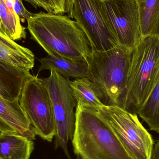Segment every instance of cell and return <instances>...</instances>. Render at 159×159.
<instances>
[{"instance_id":"52a82bcc","label":"cell","mask_w":159,"mask_h":159,"mask_svg":"<svg viewBox=\"0 0 159 159\" xmlns=\"http://www.w3.org/2000/svg\"><path fill=\"white\" fill-rule=\"evenodd\" d=\"M19 102L30 120L36 135L51 142L56 133L53 105L42 78L33 75L25 83Z\"/></svg>"},{"instance_id":"7a4b0ae2","label":"cell","mask_w":159,"mask_h":159,"mask_svg":"<svg viewBox=\"0 0 159 159\" xmlns=\"http://www.w3.org/2000/svg\"><path fill=\"white\" fill-rule=\"evenodd\" d=\"M133 51L118 45L106 51H92L87 58L90 84L104 105L125 109Z\"/></svg>"},{"instance_id":"6da1fadb","label":"cell","mask_w":159,"mask_h":159,"mask_svg":"<svg viewBox=\"0 0 159 159\" xmlns=\"http://www.w3.org/2000/svg\"><path fill=\"white\" fill-rule=\"evenodd\" d=\"M27 23L31 39L48 54L87 59L92 51L84 30L68 16L41 11L34 14Z\"/></svg>"},{"instance_id":"8fae6325","label":"cell","mask_w":159,"mask_h":159,"mask_svg":"<svg viewBox=\"0 0 159 159\" xmlns=\"http://www.w3.org/2000/svg\"><path fill=\"white\" fill-rule=\"evenodd\" d=\"M32 76L29 70L0 62V97L19 100L25 83Z\"/></svg>"},{"instance_id":"d6986e66","label":"cell","mask_w":159,"mask_h":159,"mask_svg":"<svg viewBox=\"0 0 159 159\" xmlns=\"http://www.w3.org/2000/svg\"><path fill=\"white\" fill-rule=\"evenodd\" d=\"M50 6L53 13L64 15L72 19H74L73 15V0H49Z\"/></svg>"},{"instance_id":"7c38bea8","label":"cell","mask_w":159,"mask_h":159,"mask_svg":"<svg viewBox=\"0 0 159 159\" xmlns=\"http://www.w3.org/2000/svg\"><path fill=\"white\" fill-rule=\"evenodd\" d=\"M38 72L54 70L67 79L89 78V66L86 59H73L56 55H49L39 60Z\"/></svg>"},{"instance_id":"8992f818","label":"cell","mask_w":159,"mask_h":159,"mask_svg":"<svg viewBox=\"0 0 159 159\" xmlns=\"http://www.w3.org/2000/svg\"><path fill=\"white\" fill-rule=\"evenodd\" d=\"M48 78L42 79L47 89L53 105L56 126L54 147H61L68 159H72L68 149L69 140H72L76 128L77 102L70 86V80L51 70Z\"/></svg>"},{"instance_id":"ffe728a7","label":"cell","mask_w":159,"mask_h":159,"mask_svg":"<svg viewBox=\"0 0 159 159\" xmlns=\"http://www.w3.org/2000/svg\"><path fill=\"white\" fill-rule=\"evenodd\" d=\"M22 0L14 1V10L20 17L28 20L33 16L34 14L31 13L25 8L22 3Z\"/></svg>"},{"instance_id":"ba28073f","label":"cell","mask_w":159,"mask_h":159,"mask_svg":"<svg viewBox=\"0 0 159 159\" xmlns=\"http://www.w3.org/2000/svg\"><path fill=\"white\" fill-rule=\"evenodd\" d=\"M73 15L87 36L91 51H106L118 45L105 15L102 0H73Z\"/></svg>"},{"instance_id":"603a6c76","label":"cell","mask_w":159,"mask_h":159,"mask_svg":"<svg viewBox=\"0 0 159 159\" xmlns=\"http://www.w3.org/2000/svg\"><path fill=\"white\" fill-rule=\"evenodd\" d=\"M153 35H156L158 36L159 37V18L158 20L157 24V27H156V30H155L154 34Z\"/></svg>"},{"instance_id":"277c9868","label":"cell","mask_w":159,"mask_h":159,"mask_svg":"<svg viewBox=\"0 0 159 159\" xmlns=\"http://www.w3.org/2000/svg\"><path fill=\"white\" fill-rule=\"evenodd\" d=\"M159 80V37H142L133 51L128 73L125 109L136 110L148 98Z\"/></svg>"},{"instance_id":"3957f363","label":"cell","mask_w":159,"mask_h":159,"mask_svg":"<svg viewBox=\"0 0 159 159\" xmlns=\"http://www.w3.org/2000/svg\"><path fill=\"white\" fill-rule=\"evenodd\" d=\"M97 110L77 106L72 143L77 159H133L98 115Z\"/></svg>"},{"instance_id":"5b68a950","label":"cell","mask_w":159,"mask_h":159,"mask_svg":"<svg viewBox=\"0 0 159 159\" xmlns=\"http://www.w3.org/2000/svg\"><path fill=\"white\" fill-rule=\"evenodd\" d=\"M97 113L132 158L151 159L154 140L136 114L120 107L106 106L98 109Z\"/></svg>"},{"instance_id":"e0dca14e","label":"cell","mask_w":159,"mask_h":159,"mask_svg":"<svg viewBox=\"0 0 159 159\" xmlns=\"http://www.w3.org/2000/svg\"><path fill=\"white\" fill-rule=\"evenodd\" d=\"M135 111L151 130L159 133V80L148 98Z\"/></svg>"},{"instance_id":"4fadbf2b","label":"cell","mask_w":159,"mask_h":159,"mask_svg":"<svg viewBox=\"0 0 159 159\" xmlns=\"http://www.w3.org/2000/svg\"><path fill=\"white\" fill-rule=\"evenodd\" d=\"M34 149L33 140L11 131L1 132L0 159H29Z\"/></svg>"},{"instance_id":"ac0fdd59","label":"cell","mask_w":159,"mask_h":159,"mask_svg":"<svg viewBox=\"0 0 159 159\" xmlns=\"http://www.w3.org/2000/svg\"><path fill=\"white\" fill-rule=\"evenodd\" d=\"M70 86L77 105L99 109L104 106L91 87L88 78H77L70 81Z\"/></svg>"},{"instance_id":"2e32d148","label":"cell","mask_w":159,"mask_h":159,"mask_svg":"<svg viewBox=\"0 0 159 159\" xmlns=\"http://www.w3.org/2000/svg\"><path fill=\"white\" fill-rule=\"evenodd\" d=\"M142 37L153 35L159 18V0H136Z\"/></svg>"},{"instance_id":"5bb4252c","label":"cell","mask_w":159,"mask_h":159,"mask_svg":"<svg viewBox=\"0 0 159 159\" xmlns=\"http://www.w3.org/2000/svg\"><path fill=\"white\" fill-rule=\"evenodd\" d=\"M0 62L30 70L34 67L35 55L29 48L0 33Z\"/></svg>"},{"instance_id":"9c48e42d","label":"cell","mask_w":159,"mask_h":159,"mask_svg":"<svg viewBox=\"0 0 159 159\" xmlns=\"http://www.w3.org/2000/svg\"><path fill=\"white\" fill-rule=\"evenodd\" d=\"M102 4L118 44L133 50L142 37L136 0H102Z\"/></svg>"},{"instance_id":"44dd1931","label":"cell","mask_w":159,"mask_h":159,"mask_svg":"<svg viewBox=\"0 0 159 159\" xmlns=\"http://www.w3.org/2000/svg\"><path fill=\"white\" fill-rule=\"evenodd\" d=\"M28 2L30 4L34 7L37 8V7L43 8L45 11L49 13H53V11L50 6L49 0H22Z\"/></svg>"},{"instance_id":"9a60e30c","label":"cell","mask_w":159,"mask_h":159,"mask_svg":"<svg viewBox=\"0 0 159 159\" xmlns=\"http://www.w3.org/2000/svg\"><path fill=\"white\" fill-rule=\"evenodd\" d=\"M20 17L14 10L7 7L4 0H0V33L14 41L25 39L26 28L21 25Z\"/></svg>"},{"instance_id":"30bf717a","label":"cell","mask_w":159,"mask_h":159,"mask_svg":"<svg viewBox=\"0 0 159 159\" xmlns=\"http://www.w3.org/2000/svg\"><path fill=\"white\" fill-rule=\"evenodd\" d=\"M7 131L18 133L32 140L36 135L19 100L9 101L0 97V131Z\"/></svg>"},{"instance_id":"7402d4cb","label":"cell","mask_w":159,"mask_h":159,"mask_svg":"<svg viewBox=\"0 0 159 159\" xmlns=\"http://www.w3.org/2000/svg\"><path fill=\"white\" fill-rule=\"evenodd\" d=\"M151 159H159V139L154 147Z\"/></svg>"}]
</instances>
